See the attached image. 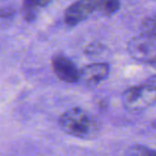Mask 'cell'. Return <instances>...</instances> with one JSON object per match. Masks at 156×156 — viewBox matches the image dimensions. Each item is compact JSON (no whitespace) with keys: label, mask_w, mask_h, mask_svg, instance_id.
Segmentation results:
<instances>
[{"label":"cell","mask_w":156,"mask_h":156,"mask_svg":"<svg viewBox=\"0 0 156 156\" xmlns=\"http://www.w3.org/2000/svg\"><path fill=\"white\" fill-rule=\"evenodd\" d=\"M59 126L65 134L83 140H91L100 134V126L94 115L80 107L64 111L59 118Z\"/></svg>","instance_id":"6da1fadb"},{"label":"cell","mask_w":156,"mask_h":156,"mask_svg":"<svg viewBox=\"0 0 156 156\" xmlns=\"http://www.w3.org/2000/svg\"><path fill=\"white\" fill-rule=\"evenodd\" d=\"M123 106L129 111H142L156 103V83L150 80L126 89L122 94Z\"/></svg>","instance_id":"7a4b0ae2"},{"label":"cell","mask_w":156,"mask_h":156,"mask_svg":"<svg viewBox=\"0 0 156 156\" xmlns=\"http://www.w3.org/2000/svg\"><path fill=\"white\" fill-rule=\"evenodd\" d=\"M127 51L134 60L152 64L156 59V39L143 34L134 37L128 42Z\"/></svg>","instance_id":"3957f363"},{"label":"cell","mask_w":156,"mask_h":156,"mask_svg":"<svg viewBox=\"0 0 156 156\" xmlns=\"http://www.w3.org/2000/svg\"><path fill=\"white\" fill-rule=\"evenodd\" d=\"M98 11L95 0H76L66 8L63 14V22L69 27H74Z\"/></svg>","instance_id":"277c9868"},{"label":"cell","mask_w":156,"mask_h":156,"mask_svg":"<svg viewBox=\"0 0 156 156\" xmlns=\"http://www.w3.org/2000/svg\"><path fill=\"white\" fill-rule=\"evenodd\" d=\"M51 66L55 75L66 83L80 81V69H78L72 59L62 54H57L51 59Z\"/></svg>","instance_id":"5b68a950"},{"label":"cell","mask_w":156,"mask_h":156,"mask_svg":"<svg viewBox=\"0 0 156 156\" xmlns=\"http://www.w3.org/2000/svg\"><path fill=\"white\" fill-rule=\"evenodd\" d=\"M110 72V66L106 62H94L80 69V81L87 86H96L105 80Z\"/></svg>","instance_id":"8992f818"},{"label":"cell","mask_w":156,"mask_h":156,"mask_svg":"<svg viewBox=\"0 0 156 156\" xmlns=\"http://www.w3.org/2000/svg\"><path fill=\"white\" fill-rule=\"evenodd\" d=\"M41 3L40 0H23V16L27 23H32L37 18Z\"/></svg>","instance_id":"52a82bcc"},{"label":"cell","mask_w":156,"mask_h":156,"mask_svg":"<svg viewBox=\"0 0 156 156\" xmlns=\"http://www.w3.org/2000/svg\"><path fill=\"white\" fill-rule=\"evenodd\" d=\"M98 11L107 16H111L119 11L121 7L120 0H95Z\"/></svg>","instance_id":"ba28073f"},{"label":"cell","mask_w":156,"mask_h":156,"mask_svg":"<svg viewBox=\"0 0 156 156\" xmlns=\"http://www.w3.org/2000/svg\"><path fill=\"white\" fill-rule=\"evenodd\" d=\"M141 34L156 39V15L144 18L140 26Z\"/></svg>","instance_id":"9c48e42d"},{"label":"cell","mask_w":156,"mask_h":156,"mask_svg":"<svg viewBox=\"0 0 156 156\" xmlns=\"http://www.w3.org/2000/svg\"><path fill=\"white\" fill-rule=\"evenodd\" d=\"M150 156H156V151H155V150L151 149V155H150Z\"/></svg>","instance_id":"30bf717a"},{"label":"cell","mask_w":156,"mask_h":156,"mask_svg":"<svg viewBox=\"0 0 156 156\" xmlns=\"http://www.w3.org/2000/svg\"><path fill=\"white\" fill-rule=\"evenodd\" d=\"M151 81H153V83H156V77L152 78V79H151Z\"/></svg>","instance_id":"8fae6325"}]
</instances>
